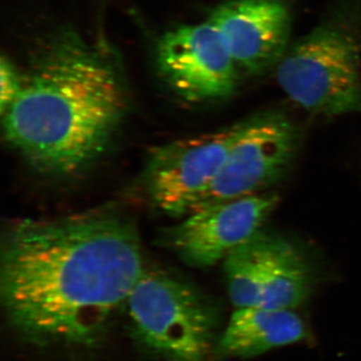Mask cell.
<instances>
[{
  "instance_id": "1",
  "label": "cell",
  "mask_w": 361,
  "mask_h": 361,
  "mask_svg": "<svg viewBox=\"0 0 361 361\" xmlns=\"http://www.w3.org/2000/svg\"><path fill=\"white\" fill-rule=\"evenodd\" d=\"M144 268L137 229L113 211L23 220L2 241V303L32 343L90 345Z\"/></svg>"
},
{
  "instance_id": "2",
  "label": "cell",
  "mask_w": 361,
  "mask_h": 361,
  "mask_svg": "<svg viewBox=\"0 0 361 361\" xmlns=\"http://www.w3.org/2000/svg\"><path fill=\"white\" fill-rule=\"evenodd\" d=\"M30 65L20 94L1 113L4 137L37 172L80 175L104 155L127 113L120 59L63 27L42 42Z\"/></svg>"
},
{
  "instance_id": "3",
  "label": "cell",
  "mask_w": 361,
  "mask_h": 361,
  "mask_svg": "<svg viewBox=\"0 0 361 361\" xmlns=\"http://www.w3.org/2000/svg\"><path fill=\"white\" fill-rule=\"evenodd\" d=\"M125 305L133 336L149 353L166 361H205L218 313L191 284L145 266Z\"/></svg>"
},
{
  "instance_id": "4",
  "label": "cell",
  "mask_w": 361,
  "mask_h": 361,
  "mask_svg": "<svg viewBox=\"0 0 361 361\" xmlns=\"http://www.w3.org/2000/svg\"><path fill=\"white\" fill-rule=\"evenodd\" d=\"M278 84L304 110L325 116L361 111V45L351 28L326 23L287 49Z\"/></svg>"
},
{
  "instance_id": "5",
  "label": "cell",
  "mask_w": 361,
  "mask_h": 361,
  "mask_svg": "<svg viewBox=\"0 0 361 361\" xmlns=\"http://www.w3.org/2000/svg\"><path fill=\"white\" fill-rule=\"evenodd\" d=\"M243 123L242 121L154 149L142 176L153 205L172 217L183 218L193 212L219 174Z\"/></svg>"
},
{
  "instance_id": "6",
  "label": "cell",
  "mask_w": 361,
  "mask_h": 361,
  "mask_svg": "<svg viewBox=\"0 0 361 361\" xmlns=\"http://www.w3.org/2000/svg\"><path fill=\"white\" fill-rule=\"evenodd\" d=\"M298 141L296 126L280 111H265L247 118L219 174L194 211L265 192L288 170Z\"/></svg>"
},
{
  "instance_id": "7",
  "label": "cell",
  "mask_w": 361,
  "mask_h": 361,
  "mask_svg": "<svg viewBox=\"0 0 361 361\" xmlns=\"http://www.w3.org/2000/svg\"><path fill=\"white\" fill-rule=\"evenodd\" d=\"M278 203L276 193L265 191L204 207L169 228L164 243L187 265L211 267L256 236Z\"/></svg>"
},
{
  "instance_id": "8",
  "label": "cell",
  "mask_w": 361,
  "mask_h": 361,
  "mask_svg": "<svg viewBox=\"0 0 361 361\" xmlns=\"http://www.w3.org/2000/svg\"><path fill=\"white\" fill-rule=\"evenodd\" d=\"M157 66L171 89L189 103L226 99L236 89L238 68L208 20L166 32L157 47Z\"/></svg>"
},
{
  "instance_id": "9",
  "label": "cell",
  "mask_w": 361,
  "mask_h": 361,
  "mask_svg": "<svg viewBox=\"0 0 361 361\" xmlns=\"http://www.w3.org/2000/svg\"><path fill=\"white\" fill-rule=\"evenodd\" d=\"M208 20L239 71L256 75L277 66L288 49L290 13L283 0H228Z\"/></svg>"
},
{
  "instance_id": "10",
  "label": "cell",
  "mask_w": 361,
  "mask_h": 361,
  "mask_svg": "<svg viewBox=\"0 0 361 361\" xmlns=\"http://www.w3.org/2000/svg\"><path fill=\"white\" fill-rule=\"evenodd\" d=\"M308 334L307 325L294 310L237 308L218 341V353L224 357H255L299 343Z\"/></svg>"
},
{
  "instance_id": "11",
  "label": "cell",
  "mask_w": 361,
  "mask_h": 361,
  "mask_svg": "<svg viewBox=\"0 0 361 361\" xmlns=\"http://www.w3.org/2000/svg\"><path fill=\"white\" fill-rule=\"evenodd\" d=\"M312 290V273L302 254L286 240L268 236L260 307L292 310Z\"/></svg>"
},
{
  "instance_id": "12",
  "label": "cell",
  "mask_w": 361,
  "mask_h": 361,
  "mask_svg": "<svg viewBox=\"0 0 361 361\" xmlns=\"http://www.w3.org/2000/svg\"><path fill=\"white\" fill-rule=\"evenodd\" d=\"M266 240L267 235L259 232L223 260L228 293L236 310L254 307L260 303Z\"/></svg>"
},
{
  "instance_id": "13",
  "label": "cell",
  "mask_w": 361,
  "mask_h": 361,
  "mask_svg": "<svg viewBox=\"0 0 361 361\" xmlns=\"http://www.w3.org/2000/svg\"><path fill=\"white\" fill-rule=\"evenodd\" d=\"M25 84V73L6 56L0 61V110L4 111L16 101Z\"/></svg>"
}]
</instances>
